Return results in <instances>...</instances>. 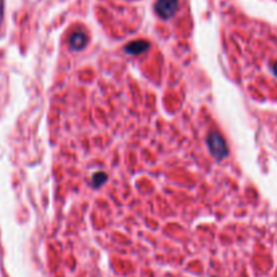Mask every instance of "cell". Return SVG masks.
Segmentation results:
<instances>
[{
    "label": "cell",
    "instance_id": "6da1fadb",
    "mask_svg": "<svg viewBox=\"0 0 277 277\" xmlns=\"http://www.w3.org/2000/svg\"><path fill=\"white\" fill-rule=\"evenodd\" d=\"M208 146L216 160H222L227 156V145L222 136L216 131H212L208 136Z\"/></svg>",
    "mask_w": 277,
    "mask_h": 277
},
{
    "label": "cell",
    "instance_id": "7a4b0ae2",
    "mask_svg": "<svg viewBox=\"0 0 277 277\" xmlns=\"http://www.w3.org/2000/svg\"><path fill=\"white\" fill-rule=\"evenodd\" d=\"M177 5L178 0H157L154 8H156V12L161 18L168 19V18L174 15V12L177 10Z\"/></svg>",
    "mask_w": 277,
    "mask_h": 277
},
{
    "label": "cell",
    "instance_id": "3957f363",
    "mask_svg": "<svg viewBox=\"0 0 277 277\" xmlns=\"http://www.w3.org/2000/svg\"><path fill=\"white\" fill-rule=\"evenodd\" d=\"M147 49H149V43L146 41H134L126 46V52L129 54L136 56V54H139V53L146 52Z\"/></svg>",
    "mask_w": 277,
    "mask_h": 277
},
{
    "label": "cell",
    "instance_id": "5b68a950",
    "mask_svg": "<svg viewBox=\"0 0 277 277\" xmlns=\"http://www.w3.org/2000/svg\"><path fill=\"white\" fill-rule=\"evenodd\" d=\"M105 180H107V176H105L104 173H98V174H95L94 184L96 187H100L102 184L105 183Z\"/></svg>",
    "mask_w": 277,
    "mask_h": 277
},
{
    "label": "cell",
    "instance_id": "277c9868",
    "mask_svg": "<svg viewBox=\"0 0 277 277\" xmlns=\"http://www.w3.org/2000/svg\"><path fill=\"white\" fill-rule=\"evenodd\" d=\"M70 46L73 47L74 50H81L85 46L87 42V35L84 33H74L73 35L70 37Z\"/></svg>",
    "mask_w": 277,
    "mask_h": 277
}]
</instances>
